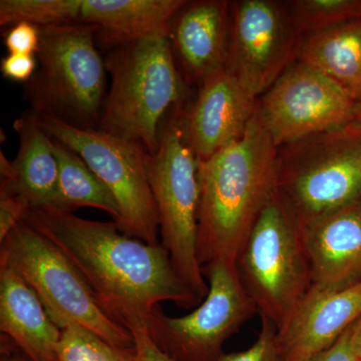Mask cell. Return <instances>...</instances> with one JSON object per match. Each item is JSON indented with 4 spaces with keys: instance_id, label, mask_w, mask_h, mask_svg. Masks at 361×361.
I'll list each match as a JSON object with an SVG mask.
<instances>
[{
    "instance_id": "4fadbf2b",
    "label": "cell",
    "mask_w": 361,
    "mask_h": 361,
    "mask_svg": "<svg viewBox=\"0 0 361 361\" xmlns=\"http://www.w3.org/2000/svg\"><path fill=\"white\" fill-rule=\"evenodd\" d=\"M361 315V280L341 288L312 285L278 329L283 361H311L336 343Z\"/></svg>"
},
{
    "instance_id": "30bf717a",
    "label": "cell",
    "mask_w": 361,
    "mask_h": 361,
    "mask_svg": "<svg viewBox=\"0 0 361 361\" xmlns=\"http://www.w3.org/2000/svg\"><path fill=\"white\" fill-rule=\"evenodd\" d=\"M202 271L209 291L197 310L171 317L159 306L146 327L157 348L173 361L219 360L226 341L258 313L235 263L216 260Z\"/></svg>"
},
{
    "instance_id": "6da1fadb",
    "label": "cell",
    "mask_w": 361,
    "mask_h": 361,
    "mask_svg": "<svg viewBox=\"0 0 361 361\" xmlns=\"http://www.w3.org/2000/svg\"><path fill=\"white\" fill-rule=\"evenodd\" d=\"M23 221L71 261L102 310L126 329H146L163 301L187 310L200 304L165 247L128 236L115 222L84 219L52 206L30 209Z\"/></svg>"
},
{
    "instance_id": "e0dca14e",
    "label": "cell",
    "mask_w": 361,
    "mask_h": 361,
    "mask_svg": "<svg viewBox=\"0 0 361 361\" xmlns=\"http://www.w3.org/2000/svg\"><path fill=\"white\" fill-rule=\"evenodd\" d=\"M0 329L30 361H59L61 329L35 292L11 268L0 265Z\"/></svg>"
},
{
    "instance_id": "2e32d148",
    "label": "cell",
    "mask_w": 361,
    "mask_h": 361,
    "mask_svg": "<svg viewBox=\"0 0 361 361\" xmlns=\"http://www.w3.org/2000/svg\"><path fill=\"white\" fill-rule=\"evenodd\" d=\"M230 25L231 2L224 0L187 2L171 23L173 51L187 75L199 85L225 68Z\"/></svg>"
},
{
    "instance_id": "44dd1931",
    "label": "cell",
    "mask_w": 361,
    "mask_h": 361,
    "mask_svg": "<svg viewBox=\"0 0 361 361\" xmlns=\"http://www.w3.org/2000/svg\"><path fill=\"white\" fill-rule=\"evenodd\" d=\"M51 137L59 173L58 189L51 206L68 212L82 207L99 209L110 214L114 222L118 224L122 218L120 206L108 187L82 157L58 139Z\"/></svg>"
},
{
    "instance_id": "8fae6325",
    "label": "cell",
    "mask_w": 361,
    "mask_h": 361,
    "mask_svg": "<svg viewBox=\"0 0 361 361\" xmlns=\"http://www.w3.org/2000/svg\"><path fill=\"white\" fill-rule=\"evenodd\" d=\"M301 40L294 25L290 2H231L225 68L258 99L296 61Z\"/></svg>"
},
{
    "instance_id": "4dcf8cb0",
    "label": "cell",
    "mask_w": 361,
    "mask_h": 361,
    "mask_svg": "<svg viewBox=\"0 0 361 361\" xmlns=\"http://www.w3.org/2000/svg\"><path fill=\"white\" fill-rule=\"evenodd\" d=\"M350 341L356 356L361 361V315L350 327Z\"/></svg>"
},
{
    "instance_id": "1f68e13d",
    "label": "cell",
    "mask_w": 361,
    "mask_h": 361,
    "mask_svg": "<svg viewBox=\"0 0 361 361\" xmlns=\"http://www.w3.org/2000/svg\"><path fill=\"white\" fill-rule=\"evenodd\" d=\"M1 361H30L25 358L18 357V356H11L8 355H2Z\"/></svg>"
},
{
    "instance_id": "d6a6232c",
    "label": "cell",
    "mask_w": 361,
    "mask_h": 361,
    "mask_svg": "<svg viewBox=\"0 0 361 361\" xmlns=\"http://www.w3.org/2000/svg\"><path fill=\"white\" fill-rule=\"evenodd\" d=\"M355 122L361 123V102L358 103Z\"/></svg>"
},
{
    "instance_id": "f546056e",
    "label": "cell",
    "mask_w": 361,
    "mask_h": 361,
    "mask_svg": "<svg viewBox=\"0 0 361 361\" xmlns=\"http://www.w3.org/2000/svg\"><path fill=\"white\" fill-rule=\"evenodd\" d=\"M311 361H360L351 345L350 329L346 330L334 345Z\"/></svg>"
},
{
    "instance_id": "3957f363",
    "label": "cell",
    "mask_w": 361,
    "mask_h": 361,
    "mask_svg": "<svg viewBox=\"0 0 361 361\" xmlns=\"http://www.w3.org/2000/svg\"><path fill=\"white\" fill-rule=\"evenodd\" d=\"M106 44L111 82L97 130L154 154L166 114L184 94L170 30Z\"/></svg>"
},
{
    "instance_id": "ffe728a7",
    "label": "cell",
    "mask_w": 361,
    "mask_h": 361,
    "mask_svg": "<svg viewBox=\"0 0 361 361\" xmlns=\"http://www.w3.org/2000/svg\"><path fill=\"white\" fill-rule=\"evenodd\" d=\"M297 61L320 71L361 102V16L301 40Z\"/></svg>"
},
{
    "instance_id": "9a60e30c",
    "label": "cell",
    "mask_w": 361,
    "mask_h": 361,
    "mask_svg": "<svg viewBox=\"0 0 361 361\" xmlns=\"http://www.w3.org/2000/svg\"><path fill=\"white\" fill-rule=\"evenodd\" d=\"M312 285L341 288L361 280V200L304 226Z\"/></svg>"
},
{
    "instance_id": "ac0fdd59",
    "label": "cell",
    "mask_w": 361,
    "mask_h": 361,
    "mask_svg": "<svg viewBox=\"0 0 361 361\" xmlns=\"http://www.w3.org/2000/svg\"><path fill=\"white\" fill-rule=\"evenodd\" d=\"M13 129L18 137V155L13 177L1 179L0 188L9 190L30 209L51 206L59 184V164L52 149L51 137L40 127L32 110L16 118Z\"/></svg>"
},
{
    "instance_id": "d4e9b609",
    "label": "cell",
    "mask_w": 361,
    "mask_h": 361,
    "mask_svg": "<svg viewBox=\"0 0 361 361\" xmlns=\"http://www.w3.org/2000/svg\"><path fill=\"white\" fill-rule=\"evenodd\" d=\"M218 361H283L277 327L261 317V329L250 348L238 353H223Z\"/></svg>"
},
{
    "instance_id": "d6986e66",
    "label": "cell",
    "mask_w": 361,
    "mask_h": 361,
    "mask_svg": "<svg viewBox=\"0 0 361 361\" xmlns=\"http://www.w3.org/2000/svg\"><path fill=\"white\" fill-rule=\"evenodd\" d=\"M185 0H80L78 23L96 26L104 44L170 30Z\"/></svg>"
},
{
    "instance_id": "cb8c5ba5",
    "label": "cell",
    "mask_w": 361,
    "mask_h": 361,
    "mask_svg": "<svg viewBox=\"0 0 361 361\" xmlns=\"http://www.w3.org/2000/svg\"><path fill=\"white\" fill-rule=\"evenodd\" d=\"M59 361H139L135 350H125L80 325L61 329Z\"/></svg>"
},
{
    "instance_id": "ba28073f",
    "label": "cell",
    "mask_w": 361,
    "mask_h": 361,
    "mask_svg": "<svg viewBox=\"0 0 361 361\" xmlns=\"http://www.w3.org/2000/svg\"><path fill=\"white\" fill-rule=\"evenodd\" d=\"M236 268L258 314L277 329L312 287L302 230L277 190L252 228Z\"/></svg>"
},
{
    "instance_id": "603a6c76",
    "label": "cell",
    "mask_w": 361,
    "mask_h": 361,
    "mask_svg": "<svg viewBox=\"0 0 361 361\" xmlns=\"http://www.w3.org/2000/svg\"><path fill=\"white\" fill-rule=\"evenodd\" d=\"M290 7L302 39L361 16V0H296Z\"/></svg>"
},
{
    "instance_id": "4316f807",
    "label": "cell",
    "mask_w": 361,
    "mask_h": 361,
    "mask_svg": "<svg viewBox=\"0 0 361 361\" xmlns=\"http://www.w3.org/2000/svg\"><path fill=\"white\" fill-rule=\"evenodd\" d=\"M30 207L18 195L0 188V242L23 221Z\"/></svg>"
},
{
    "instance_id": "5bb4252c",
    "label": "cell",
    "mask_w": 361,
    "mask_h": 361,
    "mask_svg": "<svg viewBox=\"0 0 361 361\" xmlns=\"http://www.w3.org/2000/svg\"><path fill=\"white\" fill-rule=\"evenodd\" d=\"M257 106L258 99L225 68L206 78L191 111L182 116L187 141L198 160L241 139Z\"/></svg>"
},
{
    "instance_id": "5b68a950",
    "label": "cell",
    "mask_w": 361,
    "mask_h": 361,
    "mask_svg": "<svg viewBox=\"0 0 361 361\" xmlns=\"http://www.w3.org/2000/svg\"><path fill=\"white\" fill-rule=\"evenodd\" d=\"M39 28V70L26 94L33 111L80 128L97 129L106 94V68L96 26L71 23Z\"/></svg>"
},
{
    "instance_id": "7c38bea8",
    "label": "cell",
    "mask_w": 361,
    "mask_h": 361,
    "mask_svg": "<svg viewBox=\"0 0 361 361\" xmlns=\"http://www.w3.org/2000/svg\"><path fill=\"white\" fill-rule=\"evenodd\" d=\"M357 106L320 71L296 61L259 97L257 113L280 148L355 122Z\"/></svg>"
},
{
    "instance_id": "f1b7e54d",
    "label": "cell",
    "mask_w": 361,
    "mask_h": 361,
    "mask_svg": "<svg viewBox=\"0 0 361 361\" xmlns=\"http://www.w3.org/2000/svg\"><path fill=\"white\" fill-rule=\"evenodd\" d=\"M135 341V353L139 361H173L157 348L149 338L147 329L142 326L130 329Z\"/></svg>"
},
{
    "instance_id": "484cf974",
    "label": "cell",
    "mask_w": 361,
    "mask_h": 361,
    "mask_svg": "<svg viewBox=\"0 0 361 361\" xmlns=\"http://www.w3.org/2000/svg\"><path fill=\"white\" fill-rule=\"evenodd\" d=\"M4 44L9 54L35 56L39 51V28L32 23H16L7 32Z\"/></svg>"
},
{
    "instance_id": "52a82bcc",
    "label": "cell",
    "mask_w": 361,
    "mask_h": 361,
    "mask_svg": "<svg viewBox=\"0 0 361 361\" xmlns=\"http://www.w3.org/2000/svg\"><path fill=\"white\" fill-rule=\"evenodd\" d=\"M145 165L160 221L161 245L178 276L201 304L209 285L197 254L198 158L187 141L182 116L175 114L161 123L159 148L146 153Z\"/></svg>"
},
{
    "instance_id": "7a4b0ae2",
    "label": "cell",
    "mask_w": 361,
    "mask_h": 361,
    "mask_svg": "<svg viewBox=\"0 0 361 361\" xmlns=\"http://www.w3.org/2000/svg\"><path fill=\"white\" fill-rule=\"evenodd\" d=\"M278 148L257 111L238 141L198 160L197 254L202 267L236 264L252 228L276 193Z\"/></svg>"
},
{
    "instance_id": "7402d4cb",
    "label": "cell",
    "mask_w": 361,
    "mask_h": 361,
    "mask_svg": "<svg viewBox=\"0 0 361 361\" xmlns=\"http://www.w3.org/2000/svg\"><path fill=\"white\" fill-rule=\"evenodd\" d=\"M80 0H1L0 25L42 26L77 23Z\"/></svg>"
},
{
    "instance_id": "277c9868",
    "label": "cell",
    "mask_w": 361,
    "mask_h": 361,
    "mask_svg": "<svg viewBox=\"0 0 361 361\" xmlns=\"http://www.w3.org/2000/svg\"><path fill=\"white\" fill-rule=\"evenodd\" d=\"M276 190L300 228L361 200V123L278 148Z\"/></svg>"
},
{
    "instance_id": "83f0119b",
    "label": "cell",
    "mask_w": 361,
    "mask_h": 361,
    "mask_svg": "<svg viewBox=\"0 0 361 361\" xmlns=\"http://www.w3.org/2000/svg\"><path fill=\"white\" fill-rule=\"evenodd\" d=\"M37 70L35 56L28 54H8L0 63L2 75L14 82H26L32 80Z\"/></svg>"
},
{
    "instance_id": "8992f818",
    "label": "cell",
    "mask_w": 361,
    "mask_h": 361,
    "mask_svg": "<svg viewBox=\"0 0 361 361\" xmlns=\"http://www.w3.org/2000/svg\"><path fill=\"white\" fill-rule=\"evenodd\" d=\"M0 245V265L25 280L59 329L80 325L115 348L135 350L130 330L102 310L75 266L51 242L21 221Z\"/></svg>"
},
{
    "instance_id": "9c48e42d",
    "label": "cell",
    "mask_w": 361,
    "mask_h": 361,
    "mask_svg": "<svg viewBox=\"0 0 361 361\" xmlns=\"http://www.w3.org/2000/svg\"><path fill=\"white\" fill-rule=\"evenodd\" d=\"M37 115L45 133L82 157L110 190L122 214L118 229L149 245L160 244V221L145 165L146 149L97 129H80L52 115Z\"/></svg>"
}]
</instances>
